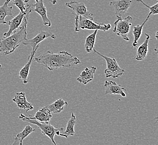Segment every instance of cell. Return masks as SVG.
<instances>
[{"label": "cell", "mask_w": 158, "mask_h": 145, "mask_svg": "<svg viewBox=\"0 0 158 145\" xmlns=\"http://www.w3.org/2000/svg\"><path fill=\"white\" fill-rule=\"evenodd\" d=\"M33 61L41 64L49 70L62 68H70L73 65H77L81 61L77 57L66 52L62 51L59 53H53L48 50L46 53L34 57Z\"/></svg>", "instance_id": "cell-1"}, {"label": "cell", "mask_w": 158, "mask_h": 145, "mask_svg": "<svg viewBox=\"0 0 158 145\" xmlns=\"http://www.w3.org/2000/svg\"><path fill=\"white\" fill-rule=\"evenodd\" d=\"M27 20L25 16L18 31L9 36L0 38V53L5 55L10 54L27 39Z\"/></svg>", "instance_id": "cell-2"}, {"label": "cell", "mask_w": 158, "mask_h": 145, "mask_svg": "<svg viewBox=\"0 0 158 145\" xmlns=\"http://www.w3.org/2000/svg\"><path fill=\"white\" fill-rule=\"evenodd\" d=\"M19 118L24 122H28L31 124L37 126V127L41 131L43 135L48 137L49 139L51 140V141L53 143L54 145H57V143L55 141L54 137L55 135L59 136V134L63 131V128H57L49 123L40 122L35 119L31 118L29 117H27L23 114H20L19 116Z\"/></svg>", "instance_id": "cell-3"}, {"label": "cell", "mask_w": 158, "mask_h": 145, "mask_svg": "<svg viewBox=\"0 0 158 145\" xmlns=\"http://www.w3.org/2000/svg\"><path fill=\"white\" fill-rule=\"evenodd\" d=\"M75 30L79 32L80 29L89 30H100L107 31L111 29V25L110 24H104L95 22L88 18H83L82 16L75 17Z\"/></svg>", "instance_id": "cell-4"}, {"label": "cell", "mask_w": 158, "mask_h": 145, "mask_svg": "<svg viewBox=\"0 0 158 145\" xmlns=\"http://www.w3.org/2000/svg\"><path fill=\"white\" fill-rule=\"evenodd\" d=\"M93 50L95 53L97 54L98 55L103 57L106 61V69L104 71L106 78H109L111 77L113 78H117L123 75V74L125 72V70L119 66L118 64L116 61V59L108 57L106 55L102 54L95 49H93Z\"/></svg>", "instance_id": "cell-5"}, {"label": "cell", "mask_w": 158, "mask_h": 145, "mask_svg": "<svg viewBox=\"0 0 158 145\" xmlns=\"http://www.w3.org/2000/svg\"><path fill=\"white\" fill-rule=\"evenodd\" d=\"M132 20V18L130 16H127L123 20L122 18H117V20L114 23V27L113 32L117 35L121 36L123 39L129 41L130 39L128 35L130 33V27L132 25L131 22Z\"/></svg>", "instance_id": "cell-6"}, {"label": "cell", "mask_w": 158, "mask_h": 145, "mask_svg": "<svg viewBox=\"0 0 158 145\" xmlns=\"http://www.w3.org/2000/svg\"><path fill=\"white\" fill-rule=\"evenodd\" d=\"M68 8L72 10L73 14L76 17L82 16L85 18H88L91 20H94L93 14L89 11L87 7L85 6L84 2H79L77 1H70L65 4Z\"/></svg>", "instance_id": "cell-7"}, {"label": "cell", "mask_w": 158, "mask_h": 145, "mask_svg": "<svg viewBox=\"0 0 158 145\" xmlns=\"http://www.w3.org/2000/svg\"><path fill=\"white\" fill-rule=\"evenodd\" d=\"M49 37L53 39H56L57 38V36L54 33L48 32L47 31H40L37 34V36H35L31 39H26L23 42V44L24 45L31 46L32 48V51H34L35 49L39 48L40 42Z\"/></svg>", "instance_id": "cell-8"}, {"label": "cell", "mask_w": 158, "mask_h": 145, "mask_svg": "<svg viewBox=\"0 0 158 145\" xmlns=\"http://www.w3.org/2000/svg\"><path fill=\"white\" fill-rule=\"evenodd\" d=\"M132 5V0H116L110 2V6H113L117 18L125 15Z\"/></svg>", "instance_id": "cell-9"}, {"label": "cell", "mask_w": 158, "mask_h": 145, "mask_svg": "<svg viewBox=\"0 0 158 145\" xmlns=\"http://www.w3.org/2000/svg\"><path fill=\"white\" fill-rule=\"evenodd\" d=\"M105 94H119L122 97H125L126 89L122 87L120 84H117L116 82L112 80H106L104 83Z\"/></svg>", "instance_id": "cell-10"}, {"label": "cell", "mask_w": 158, "mask_h": 145, "mask_svg": "<svg viewBox=\"0 0 158 145\" xmlns=\"http://www.w3.org/2000/svg\"><path fill=\"white\" fill-rule=\"evenodd\" d=\"M35 3L33 4V11L37 12L42 18L43 24L48 27L51 26V22L49 19L47 14L46 7L44 5L43 0H35Z\"/></svg>", "instance_id": "cell-11"}, {"label": "cell", "mask_w": 158, "mask_h": 145, "mask_svg": "<svg viewBox=\"0 0 158 145\" xmlns=\"http://www.w3.org/2000/svg\"><path fill=\"white\" fill-rule=\"evenodd\" d=\"M12 101L16 104L19 108L25 110L27 112L34 109L33 105L27 101L25 93L23 92L16 94L15 96L12 99Z\"/></svg>", "instance_id": "cell-12"}, {"label": "cell", "mask_w": 158, "mask_h": 145, "mask_svg": "<svg viewBox=\"0 0 158 145\" xmlns=\"http://www.w3.org/2000/svg\"><path fill=\"white\" fill-rule=\"evenodd\" d=\"M25 16L27 15L25 14L20 12L18 15L12 18L11 20L9 21V22H7V24L9 26V30L7 32H6L3 33V37H6L7 36H9L13 33L16 31V29H18L19 27H20V26L21 25V23L23 21V19L24 18Z\"/></svg>", "instance_id": "cell-13"}, {"label": "cell", "mask_w": 158, "mask_h": 145, "mask_svg": "<svg viewBox=\"0 0 158 145\" xmlns=\"http://www.w3.org/2000/svg\"><path fill=\"white\" fill-rule=\"evenodd\" d=\"M37 49H35L34 51H31V53L30 56L28 58V61L27 63L25 65L24 67L21 68V70H20L19 73V77L21 79V80L23 82V83L25 84H27L28 82V76L29 74V71H30V68H31V64L33 62L34 55L36 53Z\"/></svg>", "instance_id": "cell-14"}, {"label": "cell", "mask_w": 158, "mask_h": 145, "mask_svg": "<svg viewBox=\"0 0 158 145\" xmlns=\"http://www.w3.org/2000/svg\"><path fill=\"white\" fill-rule=\"evenodd\" d=\"M96 70L97 67L94 66H92L90 68H86L77 78V80L82 84H87L93 80Z\"/></svg>", "instance_id": "cell-15"}, {"label": "cell", "mask_w": 158, "mask_h": 145, "mask_svg": "<svg viewBox=\"0 0 158 145\" xmlns=\"http://www.w3.org/2000/svg\"><path fill=\"white\" fill-rule=\"evenodd\" d=\"M52 113L50 112L48 108L47 107H44L40 108L35 114L34 117L31 116H29V117L31 118L35 119L37 121L40 122H46L49 123V121L52 117Z\"/></svg>", "instance_id": "cell-16"}, {"label": "cell", "mask_w": 158, "mask_h": 145, "mask_svg": "<svg viewBox=\"0 0 158 145\" xmlns=\"http://www.w3.org/2000/svg\"><path fill=\"white\" fill-rule=\"evenodd\" d=\"M11 0H6L2 6H0V25L7 24V22L5 20L6 16H13L12 7L9 6L10 2Z\"/></svg>", "instance_id": "cell-17"}, {"label": "cell", "mask_w": 158, "mask_h": 145, "mask_svg": "<svg viewBox=\"0 0 158 145\" xmlns=\"http://www.w3.org/2000/svg\"><path fill=\"white\" fill-rule=\"evenodd\" d=\"M145 36L146 39L145 40L144 42H143V44L137 49V53L135 57L136 61H143L146 57L147 53L148 52V44L150 36L148 33H145Z\"/></svg>", "instance_id": "cell-18"}, {"label": "cell", "mask_w": 158, "mask_h": 145, "mask_svg": "<svg viewBox=\"0 0 158 145\" xmlns=\"http://www.w3.org/2000/svg\"><path fill=\"white\" fill-rule=\"evenodd\" d=\"M76 118L75 115L72 113L69 121L67 122L66 130L64 132H62L59 134V136L64 137L65 138H68L69 136H73L75 135V131L74 130V127L76 123Z\"/></svg>", "instance_id": "cell-19"}, {"label": "cell", "mask_w": 158, "mask_h": 145, "mask_svg": "<svg viewBox=\"0 0 158 145\" xmlns=\"http://www.w3.org/2000/svg\"><path fill=\"white\" fill-rule=\"evenodd\" d=\"M35 131L33 127H31L30 125H27L25 127L24 130L20 133H19L16 135V137L14 139V142H13V145H22L23 141L26 137H27L30 134L34 132Z\"/></svg>", "instance_id": "cell-20"}, {"label": "cell", "mask_w": 158, "mask_h": 145, "mask_svg": "<svg viewBox=\"0 0 158 145\" xmlns=\"http://www.w3.org/2000/svg\"><path fill=\"white\" fill-rule=\"evenodd\" d=\"M68 105V102L62 99H58L55 102L46 106L50 112L54 114L60 113L64 110V106Z\"/></svg>", "instance_id": "cell-21"}, {"label": "cell", "mask_w": 158, "mask_h": 145, "mask_svg": "<svg viewBox=\"0 0 158 145\" xmlns=\"http://www.w3.org/2000/svg\"><path fill=\"white\" fill-rule=\"evenodd\" d=\"M152 15V14L149 12L148 16L146 17V19L145 21H143V24L140 25H136L133 28V35H134V42L132 43V46L134 48H137L138 45V40L140 38V36L142 34V31H143V29L144 25L145 24L146 22L149 20L150 16Z\"/></svg>", "instance_id": "cell-22"}, {"label": "cell", "mask_w": 158, "mask_h": 145, "mask_svg": "<svg viewBox=\"0 0 158 145\" xmlns=\"http://www.w3.org/2000/svg\"><path fill=\"white\" fill-rule=\"evenodd\" d=\"M97 33L98 30H94V32L93 33L89 35L86 38L84 47H85V51L87 53H91L92 50H93Z\"/></svg>", "instance_id": "cell-23"}, {"label": "cell", "mask_w": 158, "mask_h": 145, "mask_svg": "<svg viewBox=\"0 0 158 145\" xmlns=\"http://www.w3.org/2000/svg\"><path fill=\"white\" fill-rule=\"evenodd\" d=\"M13 5H15L17 7H18L19 10H20V12L24 13L26 15L27 14L26 13V6L27 3H25L24 0H11Z\"/></svg>", "instance_id": "cell-24"}, {"label": "cell", "mask_w": 158, "mask_h": 145, "mask_svg": "<svg viewBox=\"0 0 158 145\" xmlns=\"http://www.w3.org/2000/svg\"><path fill=\"white\" fill-rule=\"evenodd\" d=\"M137 2H141L143 3L145 6H146L148 9L150 10V13L152 15H158V0H156V2L154 5L152 6H149L145 3L143 0H137Z\"/></svg>", "instance_id": "cell-25"}, {"label": "cell", "mask_w": 158, "mask_h": 145, "mask_svg": "<svg viewBox=\"0 0 158 145\" xmlns=\"http://www.w3.org/2000/svg\"><path fill=\"white\" fill-rule=\"evenodd\" d=\"M51 2H52V5H55L57 3V0H51Z\"/></svg>", "instance_id": "cell-26"}, {"label": "cell", "mask_w": 158, "mask_h": 145, "mask_svg": "<svg viewBox=\"0 0 158 145\" xmlns=\"http://www.w3.org/2000/svg\"><path fill=\"white\" fill-rule=\"evenodd\" d=\"M155 37H156V39H158V31L156 32V33H155Z\"/></svg>", "instance_id": "cell-27"}, {"label": "cell", "mask_w": 158, "mask_h": 145, "mask_svg": "<svg viewBox=\"0 0 158 145\" xmlns=\"http://www.w3.org/2000/svg\"><path fill=\"white\" fill-rule=\"evenodd\" d=\"M24 2L25 3H28L30 0H24Z\"/></svg>", "instance_id": "cell-28"}, {"label": "cell", "mask_w": 158, "mask_h": 145, "mask_svg": "<svg viewBox=\"0 0 158 145\" xmlns=\"http://www.w3.org/2000/svg\"><path fill=\"white\" fill-rule=\"evenodd\" d=\"M2 67V65L0 64V68H1Z\"/></svg>", "instance_id": "cell-29"}]
</instances>
